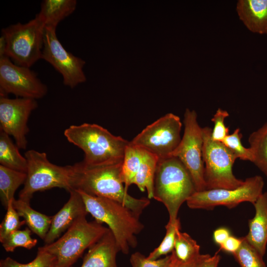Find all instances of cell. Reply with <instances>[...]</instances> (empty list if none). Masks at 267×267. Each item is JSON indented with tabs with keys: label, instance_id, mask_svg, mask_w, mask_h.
Masks as SVG:
<instances>
[{
	"label": "cell",
	"instance_id": "obj_17",
	"mask_svg": "<svg viewBox=\"0 0 267 267\" xmlns=\"http://www.w3.org/2000/svg\"><path fill=\"white\" fill-rule=\"evenodd\" d=\"M89 249L80 267H117L116 256L120 250L110 229Z\"/></svg>",
	"mask_w": 267,
	"mask_h": 267
},
{
	"label": "cell",
	"instance_id": "obj_26",
	"mask_svg": "<svg viewBox=\"0 0 267 267\" xmlns=\"http://www.w3.org/2000/svg\"><path fill=\"white\" fill-rule=\"evenodd\" d=\"M174 251L179 262L189 261L198 256L200 246L197 242L186 232L177 231Z\"/></svg>",
	"mask_w": 267,
	"mask_h": 267
},
{
	"label": "cell",
	"instance_id": "obj_10",
	"mask_svg": "<svg viewBox=\"0 0 267 267\" xmlns=\"http://www.w3.org/2000/svg\"><path fill=\"white\" fill-rule=\"evenodd\" d=\"M182 125L178 116L168 113L148 125L130 142L158 160L166 159L171 156L180 142Z\"/></svg>",
	"mask_w": 267,
	"mask_h": 267
},
{
	"label": "cell",
	"instance_id": "obj_4",
	"mask_svg": "<svg viewBox=\"0 0 267 267\" xmlns=\"http://www.w3.org/2000/svg\"><path fill=\"white\" fill-rule=\"evenodd\" d=\"M188 170L177 157L158 160L154 183L153 198L166 207L169 221L176 222L181 205L196 192Z\"/></svg>",
	"mask_w": 267,
	"mask_h": 267
},
{
	"label": "cell",
	"instance_id": "obj_32",
	"mask_svg": "<svg viewBox=\"0 0 267 267\" xmlns=\"http://www.w3.org/2000/svg\"><path fill=\"white\" fill-rule=\"evenodd\" d=\"M13 201H10L6 208V214L0 224V242L25 223L24 220L22 222L20 221V217L13 206Z\"/></svg>",
	"mask_w": 267,
	"mask_h": 267
},
{
	"label": "cell",
	"instance_id": "obj_38",
	"mask_svg": "<svg viewBox=\"0 0 267 267\" xmlns=\"http://www.w3.org/2000/svg\"><path fill=\"white\" fill-rule=\"evenodd\" d=\"M206 254H200L196 258L186 262H179L177 267H199L200 262L205 257Z\"/></svg>",
	"mask_w": 267,
	"mask_h": 267
},
{
	"label": "cell",
	"instance_id": "obj_30",
	"mask_svg": "<svg viewBox=\"0 0 267 267\" xmlns=\"http://www.w3.org/2000/svg\"><path fill=\"white\" fill-rule=\"evenodd\" d=\"M241 267H267L263 256L246 240L244 239L237 251L232 254Z\"/></svg>",
	"mask_w": 267,
	"mask_h": 267
},
{
	"label": "cell",
	"instance_id": "obj_23",
	"mask_svg": "<svg viewBox=\"0 0 267 267\" xmlns=\"http://www.w3.org/2000/svg\"><path fill=\"white\" fill-rule=\"evenodd\" d=\"M26 173L15 171L0 165V196L3 206L6 209L14 200L18 188L24 184Z\"/></svg>",
	"mask_w": 267,
	"mask_h": 267
},
{
	"label": "cell",
	"instance_id": "obj_13",
	"mask_svg": "<svg viewBox=\"0 0 267 267\" xmlns=\"http://www.w3.org/2000/svg\"><path fill=\"white\" fill-rule=\"evenodd\" d=\"M56 29L44 27L42 59L50 63L62 75L65 86L73 89L86 81L83 70L86 61L63 46L57 37Z\"/></svg>",
	"mask_w": 267,
	"mask_h": 267
},
{
	"label": "cell",
	"instance_id": "obj_20",
	"mask_svg": "<svg viewBox=\"0 0 267 267\" xmlns=\"http://www.w3.org/2000/svg\"><path fill=\"white\" fill-rule=\"evenodd\" d=\"M13 205L19 217L24 219L32 232L44 240L50 226L52 217L35 210L30 206V202L20 199H14Z\"/></svg>",
	"mask_w": 267,
	"mask_h": 267
},
{
	"label": "cell",
	"instance_id": "obj_35",
	"mask_svg": "<svg viewBox=\"0 0 267 267\" xmlns=\"http://www.w3.org/2000/svg\"><path fill=\"white\" fill-rule=\"evenodd\" d=\"M244 237H237L230 235L226 240L220 246V249L232 254L238 250L241 247Z\"/></svg>",
	"mask_w": 267,
	"mask_h": 267
},
{
	"label": "cell",
	"instance_id": "obj_14",
	"mask_svg": "<svg viewBox=\"0 0 267 267\" xmlns=\"http://www.w3.org/2000/svg\"><path fill=\"white\" fill-rule=\"evenodd\" d=\"M38 106L35 99L0 96V131L12 136L19 149L27 148L28 119Z\"/></svg>",
	"mask_w": 267,
	"mask_h": 267
},
{
	"label": "cell",
	"instance_id": "obj_28",
	"mask_svg": "<svg viewBox=\"0 0 267 267\" xmlns=\"http://www.w3.org/2000/svg\"><path fill=\"white\" fill-rule=\"evenodd\" d=\"M56 258L45 251L43 247H39L36 258L27 264H21L10 257L0 261V267H55Z\"/></svg>",
	"mask_w": 267,
	"mask_h": 267
},
{
	"label": "cell",
	"instance_id": "obj_33",
	"mask_svg": "<svg viewBox=\"0 0 267 267\" xmlns=\"http://www.w3.org/2000/svg\"><path fill=\"white\" fill-rule=\"evenodd\" d=\"M228 112L222 108H218L212 118L211 121L214 124L212 129L211 138L215 141L222 142L229 134V129L226 127L225 119L229 116Z\"/></svg>",
	"mask_w": 267,
	"mask_h": 267
},
{
	"label": "cell",
	"instance_id": "obj_31",
	"mask_svg": "<svg viewBox=\"0 0 267 267\" xmlns=\"http://www.w3.org/2000/svg\"><path fill=\"white\" fill-rule=\"evenodd\" d=\"M242 134L239 128H236L230 134L227 135L222 142L229 149L236 157L243 161H248L253 163L254 155L250 147L247 148L242 143Z\"/></svg>",
	"mask_w": 267,
	"mask_h": 267
},
{
	"label": "cell",
	"instance_id": "obj_24",
	"mask_svg": "<svg viewBox=\"0 0 267 267\" xmlns=\"http://www.w3.org/2000/svg\"><path fill=\"white\" fill-rule=\"evenodd\" d=\"M248 142L254 155L253 163L267 177V122L250 134Z\"/></svg>",
	"mask_w": 267,
	"mask_h": 267
},
{
	"label": "cell",
	"instance_id": "obj_9",
	"mask_svg": "<svg viewBox=\"0 0 267 267\" xmlns=\"http://www.w3.org/2000/svg\"><path fill=\"white\" fill-rule=\"evenodd\" d=\"M183 122V135L171 156L181 162L192 178L196 191H202L206 189L204 178L203 128L200 126L194 110H185Z\"/></svg>",
	"mask_w": 267,
	"mask_h": 267
},
{
	"label": "cell",
	"instance_id": "obj_36",
	"mask_svg": "<svg viewBox=\"0 0 267 267\" xmlns=\"http://www.w3.org/2000/svg\"><path fill=\"white\" fill-rule=\"evenodd\" d=\"M230 235L229 229L225 227H221L214 231L213 238L215 243L220 246Z\"/></svg>",
	"mask_w": 267,
	"mask_h": 267
},
{
	"label": "cell",
	"instance_id": "obj_40",
	"mask_svg": "<svg viewBox=\"0 0 267 267\" xmlns=\"http://www.w3.org/2000/svg\"><path fill=\"white\" fill-rule=\"evenodd\" d=\"M171 255H172V262H171V264L170 267H177L179 263V261L177 259V257L176 256V255L174 251L171 253Z\"/></svg>",
	"mask_w": 267,
	"mask_h": 267
},
{
	"label": "cell",
	"instance_id": "obj_1",
	"mask_svg": "<svg viewBox=\"0 0 267 267\" xmlns=\"http://www.w3.org/2000/svg\"><path fill=\"white\" fill-rule=\"evenodd\" d=\"M122 163L87 166L80 162L69 165L70 190L117 201L139 217L150 201L148 198H136L128 194L122 178Z\"/></svg>",
	"mask_w": 267,
	"mask_h": 267
},
{
	"label": "cell",
	"instance_id": "obj_12",
	"mask_svg": "<svg viewBox=\"0 0 267 267\" xmlns=\"http://www.w3.org/2000/svg\"><path fill=\"white\" fill-rule=\"evenodd\" d=\"M47 92L46 86L29 67L17 65L9 58L0 57V94L38 99Z\"/></svg>",
	"mask_w": 267,
	"mask_h": 267
},
{
	"label": "cell",
	"instance_id": "obj_22",
	"mask_svg": "<svg viewBox=\"0 0 267 267\" xmlns=\"http://www.w3.org/2000/svg\"><path fill=\"white\" fill-rule=\"evenodd\" d=\"M140 167L134 181L139 190H146L148 199L153 198L154 183L158 158L143 150Z\"/></svg>",
	"mask_w": 267,
	"mask_h": 267
},
{
	"label": "cell",
	"instance_id": "obj_25",
	"mask_svg": "<svg viewBox=\"0 0 267 267\" xmlns=\"http://www.w3.org/2000/svg\"><path fill=\"white\" fill-rule=\"evenodd\" d=\"M143 150L131 143L127 146L122 167V174L126 189L134 184V181L142 161Z\"/></svg>",
	"mask_w": 267,
	"mask_h": 267
},
{
	"label": "cell",
	"instance_id": "obj_39",
	"mask_svg": "<svg viewBox=\"0 0 267 267\" xmlns=\"http://www.w3.org/2000/svg\"><path fill=\"white\" fill-rule=\"evenodd\" d=\"M6 50V42L4 36L1 34L0 37V57L5 56Z\"/></svg>",
	"mask_w": 267,
	"mask_h": 267
},
{
	"label": "cell",
	"instance_id": "obj_5",
	"mask_svg": "<svg viewBox=\"0 0 267 267\" xmlns=\"http://www.w3.org/2000/svg\"><path fill=\"white\" fill-rule=\"evenodd\" d=\"M109 229L102 223L89 222L86 216H81L61 237L43 248L56 257L55 267H72L85 250L99 241Z\"/></svg>",
	"mask_w": 267,
	"mask_h": 267
},
{
	"label": "cell",
	"instance_id": "obj_6",
	"mask_svg": "<svg viewBox=\"0 0 267 267\" xmlns=\"http://www.w3.org/2000/svg\"><path fill=\"white\" fill-rule=\"evenodd\" d=\"M211 133V128H203V160L206 188H237L244 183V180L237 178L233 173V166L237 158L222 142L214 141Z\"/></svg>",
	"mask_w": 267,
	"mask_h": 267
},
{
	"label": "cell",
	"instance_id": "obj_11",
	"mask_svg": "<svg viewBox=\"0 0 267 267\" xmlns=\"http://www.w3.org/2000/svg\"><path fill=\"white\" fill-rule=\"evenodd\" d=\"M264 186L263 178L256 175L247 178L242 185L236 188H217L196 191L186 202L191 209L205 210H212L219 206L231 209L244 202L254 204L263 193Z\"/></svg>",
	"mask_w": 267,
	"mask_h": 267
},
{
	"label": "cell",
	"instance_id": "obj_15",
	"mask_svg": "<svg viewBox=\"0 0 267 267\" xmlns=\"http://www.w3.org/2000/svg\"><path fill=\"white\" fill-rule=\"evenodd\" d=\"M69 192L68 201L52 217L49 230L44 240L45 245L54 242L78 218L88 214L80 193L75 190H71Z\"/></svg>",
	"mask_w": 267,
	"mask_h": 267
},
{
	"label": "cell",
	"instance_id": "obj_3",
	"mask_svg": "<svg viewBox=\"0 0 267 267\" xmlns=\"http://www.w3.org/2000/svg\"><path fill=\"white\" fill-rule=\"evenodd\" d=\"M87 211L96 222L105 223L112 233L117 245L124 254L137 245L136 237L144 225L130 209L110 199L92 196L81 191Z\"/></svg>",
	"mask_w": 267,
	"mask_h": 267
},
{
	"label": "cell",
	"instance_id": "obj_8",
	"mask_svg": "<svg viewBox=\"0 0 267 267\" xmlns=\"http://www.w3.org/2000/svg\"><path fill=\"white\" fill-rule=\"evenodd\" d=\"M44 27L36 17L25 24L3 28L6 42L5 56L15 64L30 68L42 59Z\"/></svg>",
	"mask_w": 267,
	"mask_h": 267
},
{
	"label": "cell",
	"instance_id": "obj_27",
	"mask_svg": "<svg viewBox=\"0 0 267 267\" xmlns=\"http://www.w3.org/2000/svg\"><path fill=\"white\" fill-rule=\"evenodd\" d=\"M165 228L166 232L163 239L159 245L149 254L147 259L157 260L174 251L177 232L180 229L179 220L178 219L175 222H168Z\"/></svg>",
	"mask_w": 267,
	"mask_h": 267
},
{
	"label": "cell",
	"instance_id": "obj_7",
	"mask_svg": "<svg viewBox=\"0 0 267 267\" xmlns=\"http://www.w3.org/2000/svg\"><path fill=\"white\" fill-rule=\"evenodd\" d=\"M25 157L28 164L26 178L19 199L30 202L35 192L55 187L70 191L69 165L52 164L46 153L33 149L27 151Z\"/></svg>",
	"mask_w": 267,
	"mask_h": 267
},
{
	"label": "cell",
	"instance_id": "obj_29",
	"mask_svg": "<svg viewBox=\"0 0 267 267\" xmlns=\"http://www.w3.org/2000/svg\"><path fill=\"white\" fill-rule=\"evenodd\" d=\"M31 232L28 227L23 230L18 229L10 233L0 242L6 252H12L18 247L31 249L37 243V240L32 238Z\"/></svg>",
	"mask_w": 267,
	"mask_h": 267
},
{
	"label": "cell",
	"instance_id": "obj_19",
	"mask_svg": "<svg viewBox=\"0 0 267 267\" xmlns=\"http://www.w3.org/2000/svg\"><path fill=\"white\" fill-rule=\"evenodd\" d=\"M77 4L76 0H44L36 17L44 27L56 28L60 22L75 10Z\"/></svg>",
	"mask_w": 267,
	"mask_h": 267
},
{
	"label": "cell",
	"instance_id": "obj_18",
	"mask_svg": "<svg viewBox=\"0 0 267 267\" xmlns=\"http://www.w3.org/2000/svg\"><path fill=\"white\" fill-rule=\"evenodd\" d=\"M236 10L240 20L249 31L267 34V0H239Z\"/></svg>",
	"mask_w": 267,
	"mask_h": 267
},
{
	"label": "cell",
	"instance_id": "obj_37",
	"mask_svg": "<svg viewBox=\"0 0 267 267\" xmlns=\"http://www.w3.org/2000/svg\"><path fill=\"white\" fill-rule=\"evenodd\" d=\"M221 256L218 253L213 256L206 254L205 257L200 262L199 267H218Z\"/></svg>",
	"mask_w": 267,
	"mask_h": 267
},
{
	"label": "cell",
	"instance_id": "obj_34",
	"mask_svg": "<svg viewBox=\"0 0 267 267\" xmlns=\"http://www.w3.org/2000/svg\"><path fill=\"white\" fill-rule=\"evenodd\" d=\"M130 261L132 267H170L172 262V255L157 260H149L139 252L131 256Z\"/></svg>",
	"mask_w": 267,
	"mask_h": 267
},
{
	"label": "cell",
	"instance_id": "obj_21",
	"mask_svg": "<svg viewBox=\"0 0 267 267\" xmlns=\"http://www.w3.org/2000/svg\"><path fill=\"white\" fill-rule=\"evenodd\" d=\"M8 134L0 131V164L7 168L26 173L27 161Z\"/></svg>",
	"mask_w": 267,
	"mask_h": 267
},
{
	"label": "cell",
	"instance_id": "obj_16",
	"mask_svg": "<svg viewBox=\"0 0 267 267\" xmlns=\"http://www.w3.org/2000/svg\"><path fill=\"white\" fill-rule=\"evenodd\" d=\"M255 215L248 221L246 240L263 257L267 245V192H263L253 204Z\"/></svg>",
	"mask_w": 267,
	"mask_h": 267
},
{
	"label": "cell",
	"instance_id": "obj_2",
	"mask_svg": "<svg viewBox=\"0 0 267 267\" xmlns=\"http://www.w3.org/2000/svg\"><path fill=\"white\" fill-rule=\"evenodd\" d=\"M67 140L84 152L81 162L87 166H98L123 162L130 141L112 134L95 124L71 125L65 130Z\"/></svg>",
	"mask_w": 267,
	"mask_h": 267
}]
</instances>
